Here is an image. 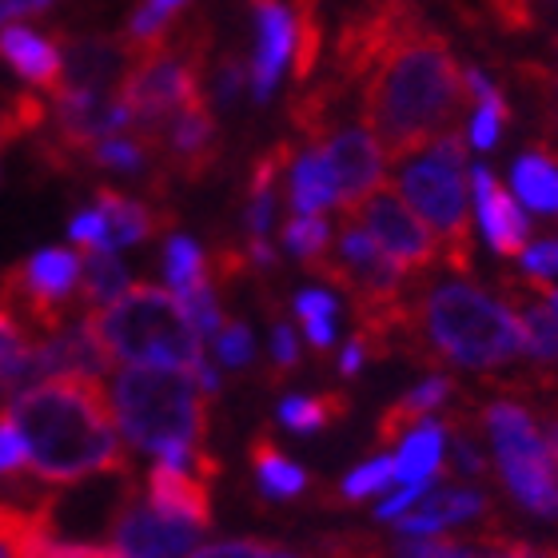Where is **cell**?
<instances>
[{
    "label": "cell",
    "mask_w": 558,
    "mask_h": 558,
    "mask_svg": "<svg viewBox=\"0 0 558 558\" xmlns=\"http://www.w3.org/2000/svg\"><path fill=\"white\" fill-rule=\"evenodd\" d=\"M216 355L223 367H244L252 363V331L235 319H223V327L216 331Z\"/></svg>",
    "instance_id": "obj_37"
},
{
    "label": "cell",
    "mask_w": 558,
    "mask_h": 558,
    "mask_svg": "<svg viewBox=\"0 0 558 558\" xmlns=\"http://www.w3.org/2000/svg\"><path fill=\"white\" fill-rule=\"evenodd\" d=\"M363 363H367V351H363L360 339H351L348 351H343V360H339V372H343V375H355L363 367Z\"/></svg>",
    "instance_id": "obj_48"
},
{
    "label": "cell",
    "mask_w": 558,
    "mask_h": 558,
    "mask_svg": "<svg viewBox=\"0 0 558 558\" xmlns=\"http://www.w3.org/2000/svg\"><path fill=\"white\" fill-rule=\"evenodd\" d=\"M129 283V271L112 252H84V268H81V288H76V300H81L84 315L112 303L117 295H124Z\"/></svg>",
    "instance_id": "obj_25"
},
{
    "label": "cell",
    "mask_w": 558,
    "mask_h": 558,
    "mask_svg": "<svg viewBox=\"0 0 558 558\" xmlns=\"http://www.w3.org/2000/svg\"><path fill=\"white\" fill-rule=\"evenodd\" d=\"M252 466H256L264 495H271V499H300L303 490H307V475L279 451L264 430L252 439Z\"/></svg>",
    "instance_id": "obj_24"
},
{
    "label": "cell",
    "mask_w": 558,
    "mask_h": 558,
    "mask_svg": "<svg viewBox=\"0 0 558 558\" xmlns=\"http://www.w3.org/2000/svg\"><path fill=\"white\" fill-rule=\"evenodd\" d=\"M490 511V499L478 495L471 487H454V490H430L411 507L408 514H399V535H430V531H442V526L454 523H471V519H483Z\"/></svg>",
    "instance_id": "obj_18"
},
{
    "label": "cell",
    "mask_w": 558,
    "mask_h": 558,
    "mask_svg": "<svg viewBox=\"0 0 558 558\" xmlns=\"http://www.w3.org/2000/svg\"><path fill=\"white\" fill-rule=\"evenodd\" d=\"M0 558H16V555H12V547H9V543H4V538H0Z\"/></svg>",
    "instance_id": "obj_52"
},
{
    "label": "cell",
    "mask_w": 558,
    "mask_h": 558,
    "mask_svg": "<svg viewBox=\"0 0 558 558\" xmlns=\"http://www.w3.org/2000/svg\"><path fill=\"white\" fill-rule=\"evenodd\" d=\"M124 40L88 36V40H64V84L60 88H112L124 69Z\"/></svg>",
    "instance_id": "obj_19"
},
{
    "label": "cell",
    "mask_w": 558,
    "mask_h": 558,
    "mask_svg": "<svg viewBox=\"0 0 558 558\" xmlns=\"http://www.w3.org/2000/svg\"><path fill=\"white\" fill-rule=\"evenodd\" d=\"M96 211L105 220V247L100 252H117V247H132L140 240L172 232V208H151L144 199H132L112 187H96Z\"/></svg>",
    "instance_id": "obj_13"
},
{
    "label": "cell",
    "mask_w": 558,
    "mask_h": 558,
    "mask_svg": "<svg viewBox=\"0 0 558 558\" xmlns=\"http://www.w3.org/2000/svg\"><path fill=\"white\" fill-rule=\"evenodd\" d=\"M28 339H24V331H21V324H16V315L0 303V363H9L16 351L24 348Z\"/></svg>",
    "instance_id": "obj_46"
},
{
    "label": "cell",
    "mask_w": 558,
    "mask_h": 558,
    "mask_svg": "<svg viewBox=\"0 0 558 558\" xmlns=\"http://www.w3.org/2000/svg\"><path fill=\"white\" fill-rule=\"evenodd\" d=\"M312 148H324V156L331 160V172H336V208L343 216L360 208L379 184H387L384 175L387 156L367 129H336L324 144H312Z\"/></svg>",
    "instance_id": "obj_10"
},
{
    "label": "cell",
    "mask_w": 558,
    "mask_h": 558,
    "mask_svg": "<svg viewBox=\"0 0 558 558\" xmlns=\"http://www.w3.org/2000/svg\"><path fill=\"white\" fill-rule=\"evenodd\" d=\"M427 156L403 163L396 187L439 235V256L454 276H471V208H466V140L459 129L442 132Z\"/></svg>",
    "instance_id": "obj_6"
},
{
    "label": "cell",
    "mask_w": 558,
    "mask_h": 558,
    "mask_svg": "<svg viewBox=\"0 0 558 558\" xmlns=\"http://www.w3.org/2000/svg\"><path fill=\"white\" fill-rule=\"evenodd\" d=\"M163 271L172 279L175 295H184L196 283H208L211 279V264L204 256V247L196 240H187V235H172L168 240V247H163Z\"/></svg>",
    "instance_id": "obj_29"
},
{
    "label": "cell",
    "mask_w": 558,
    "mask_h": 558,
    "mask_svg": "<svg viewBox=\"0 0 558 558\" xmlns=\"http://www.w3.org/2000/svg\"><path fill=\"white\" fill-rule=\"evenodd\" d=\"M502 124H507V100H502L499 88H490L487 96H478V112L471 117V144L478 151L495 148Z\"/></svg>",
    "instance_id": "obj_34"
},
{
    "label": "cell",
    "mask_w": 558,
    "mask_h": 558,
    "mask_svg": "<svg viewBox=\"0 0 558 558\" xmlns=\"http://www.w3.org/2000/svg\"><path fill=\"white\" fill-rule=\"evenodd\" d=\"M423 490H427V483H403V487H399L396 495L379 507V519H384V523H396L399 514H408L411 507L423 499Z\"/></svg>",
    "instance_id": "obj_45"
},
{
    "label": "cell",
    "mask_w": 558,
    "mask_h": 558,
    "mask_svg": "<svg viewBox=\"0 0 558 558\" xmlns=\"http://www.w3.org/2000/svg\"><path fill=\"white\" fill-rule=\"evenodd\" d=\"M451 391H454V384L447 379V375H430V379H423L411 396L396 399V403L384 411L379 427H375V442H379V447H396V442H403L430 411H439L442 403H447Z\"/></svg>",
    "instance_id": "obj_20"
},
{
    "label": "cell",
    "mask_w": 558,
    "mask_h": 558,
    "mask_svg": "<svg viewBox=\"0 0 558 558\" xmlns=\"http://www.w3.org/2000/svg\"><path fill=\"white\" fill-rule=\"evenodd\" d=\"M84 319L108 351V360L187 375L196 372V363H204V336L192 327L184 303L156 283H132L124 295Z\"/></svg>",
    "instance_id": "obj_5"
},
{
    "label": "cell",
    "mask_w": 558,
    "mask_h": 558,
    "mask_svg": "<svg viewBox=\"0 0 558 558\" xmlns=\"http://www.w3.org/2000/svg\"><path fill=\"white\" fill-rule=\"evenodd\" d=\"M0 60L9 64L21 81L57 93L64 84V40L60 36H40L28 24H0Z\"/></svg>",
    "instance_id": "obj_12"
},
{
    "label": "cell",
    "mask_w": 558,
    "mask_h": 558,
    "mask_svg": "<svg viewBox=\"0 0 558 558\" xmlns=\"http://www.w3.org/2000/svg\"><path fill=\"white\" fill-rule=\"evenodd\" d=\"M148 499L156 511L172 514V519H187V523H196L199 531L211 523V495H208V483L184 466H168V463H156L148 471Z\"/></svg>",
    "instance_id": "obj_17"
},
{
    "label": "cell",
    "mask_w": 558,
    "mask_h": 558,
    "mask_svg": "<svg viewBox=\"0 0 558 558\" xmlns=\"http://www.w3.org/2000/svg\"><path fill=\"white\" fill-rule=\"evenodd\" d=\"M288 184L295 216H319L324 208L336 204V172H331V160L324 156V148L307 144L303 151H295L288 168Z\"/></svg>",
    "instance_id": "obj_21"
},
{
    "label": "cell",
    "mask_w": 558,
    "mask_h": 558,
    "mask_svg": "<svg viewBox=\"0 0 558 558\" xmlns=\"http://www.w3.org/2000/svg\"><path fill=\"white\" fill-rule=\"evenodd\" d=\"M535 295L538 291H531L526 279H507L502 283V300H507V307L514 312V319H519L526 336V355H531L535 367L550 372V367H558V312L547 300H535Z\"/></svg>",
    "instance_id": "obj_16"
},
{
    "label": "cell",
    "mask_w": 558,
    "mask_h": 558,
    "mask_svg": "<svg viewBox=\"0 0 558 558\" xmlns=\"http://www.w3.org/2000/svg\"><path fill=\"white\" fill-rule=\"evenodd\" d=\"M463 105V69L451 45L427 28L423 16H415L375 57L360 93L363 129L372 132L387 160H408L430 148L442 132H451Z\"/></svg>",
    "instance_id": "obj_1"
},
{
    "label": "cell",
    "mask_w": 558,
    "mask_h": 558,
    "mask_svg": "<svg viewBox=\"0 0 558 558\" xmlns=\"http://www.w3.org/2000/svg\"><path fill=\"white\" fill-rule=\"evenodd\" d=\"M526 283H531V288H535V291H538V295H543V300H547V303H550V307H555V312H558V288H550L547 279H535V276L526 279Z\"/></svg>",
    "instance_id": "obj_50"
},
{
    "label": "cell",
    "mask_w": 558,
    "mask_h": 558,
    "mask_svg": "<svg viewBox=\"0 0 558 558\" xmlns=\"http://www.w3.org/2000/svg\"><path fill=\"white\" fill-rule=\"evenodd\" d=\"M247 81H252V64H247L244 57H223L220 60V76H216V100H220L223 108H232L240 96H244Z\"/></svg>",
    "instance_id": "obj_38"
},
{
    "label": "cell",
    "mask_w": 558,
    "mask_h": 558,
    "mask_svg": "<svg viewBox=\"0 0 558 558\" xmlns=\"http://www.w3.org/2000/svg\"><path fill=\"white\" fill-rule=\"evenodd\" d=\"M21 16H33V4L28 0H0V24H12Z\"/></svg>",
    "instance_id": "obj_49"
},
{
    "label": "cell",
    "mask_w": 558,
    "mask_h": 558,
    "mask_svg": "<svg viewBox=\"0 0 558 558\" xmlns=\"http://www.w3.org/2000/svg\"><path fill=\"white\" fill-rule=\"evenodd\" d=\"M151 151L140 144L132 132H120V136L96 140L93 148H84L81 168H100V172H140L148 163Z\"/></svg>",
    "instance_id": "obj_30"
},
{
    "label": "cell",
    "mask_w": 558,
    "mask_h": 558,
    "mask_svg": "<svg viewBox=\"0 0 558 558\" xmlns=\"http://www.w3.org/2000/svg\"><path fill=\"white\" fill-rule=\"evenodd\" d=\"M478 543L495 547L499 558H558L555 547H531V543H523V538H507V535H495V531L478 535Z\"/></svg>",
    "instance_id": "obj_41"
},
{
    "label": "cell",
    "mask_w": 558,
    "mask_h": 558,
    "mask_svg": "<svg viewBox=\"0 0 558 558\" xmlns=\"http://www.w3.org/2000/svg\"><path fill=\"white\" fill-rule=\"evenodd\" d=\"M48 120V108L40 96L33 93H16L9 105L0 108V144H12V140L28 136Z\"/></svg>",
    "instance_id": "obj_31"
},
{
    "label": "cell",
    "mask_w": 558,
    "mask_h": 558,
    "mask_svg": "<svg viewBox=\"0 0 558 558\" xmlns=\"http://www.w3.org/2000/svg\"><path fill=\"white\" fill-rule=\"evenodd\" d=\"M327 244H331V228H327L324 216H291L283 223V247H288L291 256H300L303 264L324 256Z\"/></svg>",
    "instance_id": "obj_32"
},
{
    "label": "cell",
    "mask_w": 558,
    "mask_h": 558,
    "mask_svg": "<svg viewBox=\"0 0 558 558\" xmlns=\"http://www.w3.org/2000/svg\"><path fill=\"white\" fill-rule=\"evenodd\" d=\"M108 535H112V550L124 558H184L196 547L199 526L156 511L151 499H140L136 490H129L112 514Z\"/></svg>",
    "instance_id": "obj_9"
},
{
    "label": "cell",
    "mask_w": 558,
    "mask_h": 558,
    "mask_svg": "<svg viewBox=\"0 0 558 558\" xmlns=\"http://www.w3.org/2000/svg\"><path fill=\"white\" fill-rule=\"evenodd\" d=\"M28 451V471L52 487H72L93 475H129L124 447L108 403V387L88 375H57L28 387L4 408Z\"/></svg>",
    "instance_id": "obj_2"
},
{
    "label": "cell",
    "mask_w": 558,
    "mask_h": 558,
    "mask_svg": "<svg viewBox=\"0 0 558 558\" xmlns=\"http://www.w3.org/2000/svg\"><path fill=\"white\" fill-rule=\"evenodd\" d=\"M403 351L435 375L439 367L502 372L526 355V336L507 303L454 279L411 295Z\"/></svg>",
    "instance_id": "obj_3"
},
{
    "label": "cell",
    "mask_w": 558,
    "mask_h": 558,
    "mask_svg": "<svg viewBox=\"0 0 558 558\" xmlns=\"http://www.w3.org/2000/svg\"><path fill=\"white\" fill-rule=\"evenodd\" d=\"M256 12V57H252V93L264 105L271 88L279 84L283 60L291 57V40H295V24L283 0H252Z\"/></svg>",
    "instance_id": "obj_15"
},
{
    "label": "cell",
    "mask_w": 558,
    "mask_h": 558,
    "mask_svg": "<svg viewBox=\"0 0 558 558\" xmlns=\"http://www.w3.org/2000/svg\"><path fill=\"white\" fill-rule=\"evenodd\" d=\"M442 454H447V427L442 423H423L399 442L396 454V483H427L435 471H442Z\"/></svg>",
    "instance_id": "obj_23"
},
{
    "label": "cell",
    "mask_w": 558,
    "mask_h": 558,
    "mask_svg": "<svg viewBox=\"0 0 558 558\" xmlns=\"http://www.w3.org/2000/svg\"><path fill=\"white\" fill-rule=\"evenodd\" d=\"M81 268L84 259L69 247H40L24 264L0 271V303L21 312L40 336H57L72 324V312H81Z\"/></svg>",
    "instance_id": "obj_7"
},
{
    "label": "cell",
    "mask_w": 558,
    "mask_h": 558,
    "mask_svg": "<svg viewBox=\"0 0 558 558\" xmlns=\"http://www.w3.org/2000/svg\"><path fill=\"white\" fill-rule=\"evenodd\" d=\"M471 180H475L478 216H483V232H487L490 247L499 256H523L526 247H531V220L523 216V208L514 204L511 192L487 168H475Z\"/></svg>",
    "instance_id": "obj_14"
},
{
    "label": "cell",
    "mask_w": 558,
    "mask_h": 558,
    "mask_svg": "<svg viewBox=\"0 0 558 558\" xmlns=\"http://www.w3.org/2000/svg\"><path fill=\"white\" fill-rule=\"evenodd\" d=\"M28 4H33V12H45L48 4H52V0H28Z\"/></svg>",
    "instance_id": "obj_51"
},
{
    "label": "cell",
    "mask_w": 558,
    "mask_h": 558,
    "mask_svg": "<svg viewBox=\"0 0 558 558\" xmlns=\"http://www.w3.org/2000/svg\"><path fill=\"white\" fill-rule=\"evenodd\" d=\"M351 220H360L367 232L375 235V244L384 247L387 256L396 259L408 276H427L442 264L439 240L430 235V228L415 216L408 199L399 196L396 184H379L372 196L363 199L360 208L348 211Z\"/></svg>",
    "instance_id": "obj_8"
},
{
    "label": "cell",
    "mask_w": 558,
    "mask_h": 558,
    "mask_svg": "<svg viewBox=\"0 0 558 558\" xmlns=\"http://www.w3.org/2000/svg\"><path fill=\"white\" fill-rule=\"evenodd\" d=\"M391 483H396V459H391V454H379L372 463H363L360 471H351L348 483L339 487V499L360 502V499H367V495L387 490Z\"/></svg>",
    "instance_id": "obj_33"
},
{
    "label": "cell",
    "mask_w": 558,
    "mask_h": 558,
    "mask_svg": "<svg viewBox=\"0 0 558 558\" xmlns=\"http://www.w3.org/2000/svg\"><path fill=\"white\" fill-rule=\"evenodd\" d=\"M295 315L307 319H336V295L331 291H300L295 295Z\"/></svg>",
    "instance_id": "obj_44"
},
{
    "label": "cell",
    "mask_w": 558,
    "mask_h": 558,
    "mask_svg": "<svg viewBox=\"0 0 558 558\" xmlns=\"http://www.w3.org/2000/svg\"><path fill=\"white\" fill-rule=\"evenodd\" d=\"M21 466H28V451H24L21 435L9 423V415H0V475H16Z\"/></svg>",
    "instance_id": "obj_40"
},
{
    "label": "cell",
    "mask_w": 558,
    "mask_h": 558,
    "mask_svg": "<svg viewBox=\"0 0 558 558\" xmlns=\"http://www.w3.org/2000/svg\"><path fill=\"white\" fill-rule=\"evenodd\" d=\"M514 192L526 208L555 216L558 211V163L547 151H526L514 160Z\"/></svg>",
    "instance_id": "obj_26"
},
{
    "label": "cell",
    "mask_w": 558,
    "mask_h": 558,
    "mask_svg": "<svg viewBox=\"0 0 558 558\" xmlns=\"http://www.w3.org/2000/svg\"><path fill=\"white\" fill-rule=\"evenodd\" d=\"M69 235H72V244L84 247V252H100V247H105V220H100V211L96 208L81 211V216L72 220Z\"/></svg>",
    "instance_id": "obj_42"
},
{
    "label": "cell",
    "mask_w": 558,
    "mask_h": 558,
    "mask_svg": "<svg viewBox=\"0 0 558 558\" xmlns=\"http://www.w3.org/2000/svg\"><path fill=\"white\" fill-rule=\"evenodd\" d=\"M120 435L156 463L196 466L208 447V396L196 379L168 367H124L108 387Z\"/></svg>",
    "instance_id": "obj_4"
},
{
    "label": "cell",
    "mask_w": 558,
    "mask_h": 558,
    "mask_svg": "<svg viewBox=\"0 0 558 558\" xmlns=\"http://www.w3.org/2000/svg\"><path fill=\"white\" fill-rule=\"evenodd\" d=\"M303 331H307V343H312L315 351H327L331 339H336V319H307Z\"/></svg>",
    "instance_id": "obj_47"
},
{
    "label": "cell",
    "mask_w": 558,
    "mask_h": 558,
    "mask_svg": "<svg viewBox=\"0 0 558 558\" xmlns=\"http://www.w3.org/2000/svg\"><path fill=\"white\" fill-rule=\"evenodd\" d=\"M160 160L168 163V172L180 175L184 184H199L216 172V160H220V132H216V120H211L208 100L184 108L180 117L168 124L160 144Z\"/></svg>",
    "instance_id": "obj_11"
},
{
    "label": "cell",
    "mask_w": 558,
    "mask_h": 558,
    "mask_svg": "<svg viewBox=\"0 0 558 558\" xmlns=\"http://www.w3.org/2000/svg\"><path fill=\"white\" fill-rule=\"evenodd\" d=\"M291 372H300V339L288 324H276V331H271V379H288Z\"/></svg>",
    "instance_id": "obj_39"
},
{
    "label": "cell",
    "mask_w": 558,
    "mask_h": 558,
    "mask_svg": "<svg viewBox=\"0 0 558 558\" xmlns=\"http://www.w3.org/2000/svg\"><path fill=\"white\" fill-rule=\"evenodd\" d=\"M291 24H295V40H291V72H295V84L307 88L315 64H319V48H324V28H319V16H315V0H295V12H291Z\"/></svg>",
    "instance_id": "obj_28"
},
{
    "label": "cell",
    "mask_w": 558,
    "mask_h": 558,
    "mask_svg": "<svg viewBox=\"0 0 558 558\" xmlns=\"http://www.w3.org/2000/svg\"><path fill=\"white\" fill-rule=\"evenodd\" d=\"M180 303H184L187 319H192V327H196L199 336H216V331L223 327V312H220V303H216V288H211V279L208 283H196L192 291H184Z\"/></svg>",
    "instance_id": "obj_36"
},
{
    "label": "cell",
    "mask_w": 558,
    "mask_h": 558,
    "mask_svg": "<svg viewBox=\"0 0 558 558\" xmlns=\"http://www.w3.org/2000/svg\"><path fill=\"white\" fill-rule=\"evenodd\" d=\"M499 475L526 511H535L538 519H558L555 463H499Z\"/></svg>",
    "instance_id": "obj_22"
},
{
    "label": "cell",
    "mask_w": 558,
    "mask_h": 558,
    "mask_svg": "<svg viewBox=\"0 0 558 558\" xmlns=\"http://www.w3.org/2000/svg\"><path fill=\"white\" fill-rule=\"evenodd\" d=\"M187 558H303V555L279 547V543H264V538H223V543H208V547L192 550Z\"/></svg>",
    "instance_id": "obj_35"
},
{
    "label": "cell",
    "mask_w": 558,
    "mask_h": 558,
    "mask_svg": "<svg viewBox=\"0 0 558 558\" xmlns=\"http://www.w3.org/2000/svg\"><path fill=\"white\" fill-rule=\"evenodd\" d=\"M351 399L343 391H319V396H291L279 403V423L295 435H307V430H324L331 423L348 415Z\"/></svg>",
    "instance_id": "obj_27"
},
{
    "label": "cell",
    "mask_w": 558,
    "mask_h": 558,
    "mask_svg": "<svg viewBox=\"0 0 558 558\" xmlns=\"http://www.w3.org/2000/svg\"><path fill=\"white\" fill-rule=\"evenodd\" d=\"M523 268H526V276H535V279L558 276V240H543V244L526 247Z\"/></svg>",
    "instance_id": "obj_43"
}]
</instances>
